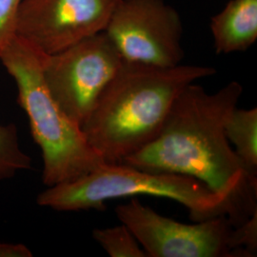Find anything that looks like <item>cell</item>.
<instances>
[{
  "mask_svg": "<svg viewBox=\"0 0 257 257\" xmlns=\"http://www.w3.org/2000/svg\"><path fill=\"white\" fill-rule=\"evenodd\" d=\"M23 0H0V54L15 37L16 20Z\"/></svg>",
  "mask_w": 257,
  "mask_h": 257,
  "instance_id": "cell-14",
  "label": "cell"
},
{
  "mask_svg": "<svg viewBox=\"0 0 257 257\" xmlns=\"http://www.w3.org/2000/svg\"><path fill=\"white\" fill-rule=\"evenodd\" d=\"M92 237L110 257H147L128 227L121 225L92 230Z\"/></svg>",
  "mask_w": 257,
  "mask_h": 257,
  "instance_id": "cell-12",
  "label": "cell"
},
{
  "mask_svg": "<svg viewBox=\"0 0 257 257\" xmlns=\"http://www.w3.org/2000/svg\"><path fill=\"white\" fill-rule=\"evenodd\" d=\"M31 249L23 244L0 243V257H32Z\"/></svg>",
  "mask_w": 257,
  "mask_h": 257,
  "instance_id": "cell-15",
  "label": "cell"
},
{
  "mask_svg": "<svg viewBox=\"0 0 257 257\" xmlns=\"http://www.w3.org/2000/svg\"><path fill=\"white\" fill-rule=\"evenodd\" d=\"M226 137L248 174L257 177V109L231 110L225 123Z\"/></svg>",
  "mask_w": 257,
  "mask_h": 257,
  "instance_id": "cell-10",
  "label": "cell"
},
{
  "mask_svg": "<svg viewBox=\"0 0 257 257\" xmlns=\"http://www.w3.org/2000/svg\"><path fill=\"white\" fill-rule=\"evenodd\" d=\"M123 62L103 31L43 60L49 92L65 114L80 128Z\"/></svg>",
  "mask_w": 257,
  "mask_h": 257,
  "instance_id": "cell-5",
  "label": "cell"
},
{
  "mask_svg": "<svg viewBox=\"0 0 257 257\" xmlns=\"http://www.w3.org/2000/svg\"><path fill=\"white\" fill-rule=\"evenodd\" d=\"M230 247L238 256L251 257L255 255L257 249V211L248 220L234 227Z\"/></svg>",
  "mask_w": 257,
  "mask_h": 257,
  "instance_id": "cell-13",
  "label": "cell"
},
{
  "mask_svg": "<svg viewBox=\"0 0 257 257\" xmlns=\"http://www.w3.org/2000/svg\"><path fill=\"white\" fill-rule=\"evenodd\" d=\"M45 54L20 37H13L0 61L18 87V103L26 112L31 134L43 159L42 181L47 187L87 175L103 161L49 92L43 76Z\"/></svg>",
  "mask_w": 257,
  "mask_h": 257,
  "instance_id": "cell-3",
  "label": "cell"
},
{
  "mask_svg": "<svg viewBox=\"0 0 257 257\" xmlns=\"http://www.w3.org/2000/svg\"><path fill=\"white\" fill-rule=\"evenodd\" d=\"M147 257L238 256L230 247L233 225L227 215L186 224L161 215L138 199L115 208Z\"/></svg>",
  "mask_w": 257,
  "mask_h": 257,
  "instance_id": "cell-7",
  "label": "cell"
},
{
  "mask_svg": "<svg viewBox=\"0 0 257 257\" xmlns=\"http://www.w3.org/2000/svg\"><path fill=\"white\" fill-rule=\"evenodd\" d=\"M151 195L180 203L193 222L229 213L225 197L193 177L153 173L124 163H103L87 175L39 193L37 202L59 211H102L121 197Z\"/></svg>",
  "mask_w": 257,
  "mask_h": 257,
  "instance_id": "cell-4",
  "label": "cell"
},
{
  "mask_svg": "<svg viewBox=\"0 0 257 257\" xmlns=\"http://www.w3.org/2000/svg\"><path fill=\"white\" fill-rule=\"evenodd\" d=\"M104 32L125 61L170 68L185 56L181 17L165 0H119Z\"/></svg>",
  "mask_w": 257,
  "mask_h": 257,
  "instance_id": "cell-6",
  "label": "cell"
},
{
  "mask_svg": "<svg viewBox=\"0 0 257 257\" xmlns=\"http://www.w3.org/2000/svg\"><path fill=\"white\" fill-rule=\"evenodd\" d=\"M119 0H23L15 36L45 55L101 33Z\"/></svg>",
  "mask_w": 257,
  "mask_h": 257,
  "instance_id": "cell-8",
  "label": "cell"
},
{
  "mask_svg": "<svg viewBox=\"0 0 257 257\" xmlns=\"http://www.w3.org/2000/svg\"><path fill=\"white\" fill-rule=\"evenodd\" d=\"M242 93L237 81L213 93L195 83L188 85L156 139L122 163L199 180L226 198L233 227L242 224L257 211V177L247 172L225 133L226 120Z\"/></svg>",
  "mask_w": 257,
  "mask_h": 257,
  "instance_id": "cell-1",
  "label": "cell"
},
{
  "mask_svg": "<svg viewBox=\"0 0 257 257\" xmlns=\"http://www.w3.org/2000/svg\"><path fill=\"white\" fill-rule=\"evenodd\" d=\"M19 139L16 124H0V182L32 169L33 160L21 150Z\"/></svg>",
  "mask_w": 257,
  "mask_h": 257,
  "instance_id": "cell-11",
  "label": "cell"
},
{
  "mask_svg": "<svg viewBox=\"0 0 257 257\" xmlns=\"http://www.w3.org/2000/svg\"><path fill=\"white\" fill-rule=\"evenodd\" d=\"M217 55L245 52L257 39V0H230L210 22Z\"/></svg>",
  "mask_w": 257,
  "mask_h": 257,
  "instance_id": "cell-9",
  "label": "cell"
},
{
  "mask_svg": "<svg viewBox=\"0 0 257 257\" xmlns=\"http://www.w3.org/2000/svg\"><path fill=\"white\" fill-rule=\"evenodd\" d=\"M215 74L207 66L162 68L123 60L83 123V135L105 163H122L156 139L188 85Z\"/></svg>",
  "mask_w": 257,
  "mask_h": 257,
  "instance_id": "cell-2",
  "label": "cell"
}]
</instances>
